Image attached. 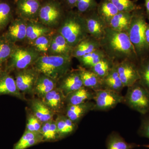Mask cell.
Segmentation results:
<instances>
[{
	"label": "cell",
	"mask_w": 149,
	"mask_h": 149,
	"mask_svg": "<svg viewBox=\"0 0 149 149\" xmlns=\"http://www.w3.org/2000/svg\"><path fill=\"white\" fill-rule=\"evenodd\" d=\"M100 42L101 49L114 63L130 60L139 64V59L127 32L116 31L107 27Z\"/></svg>",
	"instance_id": "obj_1"
},
{
	"label": "cell",
	"mask_w": 149,
	"mask_h": 149,
	"mask_svg": "<svg viewBox=\"0 0 149 149\" xmlns=\"http://www.w3.org/2000/svg\"><path fill=\"white\" fill-rule=\"evenodd\" d=\"M56 32L73 48L89 35L85 17L76 10H67Z\"/></svg>",
	"instance_id": "obj_2"
},
{
	"label": "cell",
	"mask_w": 149,
	"mask_h": 149,
	"mask_svg": "<svg viewBox=\"0 0 149 149\" xmlns=\"http://www.w3.org/2000/svg\"><path fill=\"white\" fill-rule=\"evenodd\" d=\"M132 13V19L127 33L140 62L149 56V45L145 37L148 23L145 11L141 7L133 11Z\"/></svg>",
	"instance_id": "obj_3"
},
{
	"label": "cell",
	"mask_w": 149,
	"mask_h": 149,
	"mask_svg": "<svg viewBox=\"0 0 149 149\" xmlns=\"http://www.w3.org/2000/svg\"><path fill=\"white\" fill-rule=\"evenodd\" d=\"M72 57L42 54L33 65L40 73L58 81L71 70Z\"/></svg>",
	"instance_id": "obj_4"
},
{
	"label": "cell",
	"mask_w": 149,
	"mask_h": 149,
	"mask_svg": "<svg viewBox=\"0 0 149 149\" xmlns=\"http://www.w3.org/2000/svg\"><path fill=\"white\" fill-rule=\"evenodd\" d=\"M66 11L60 0H42L38 21L51 29H56Z\"/></svg>",
	"instance_id": "obj_5"
},
{
	"label": "cell",
	"mask_w": 149,
	"mask_h": 149,
	"mask_svg": "<svg viewBox=\"0 0 149 149\" xmlns=\"http://www.w3.org/2000/svg\"><path fill=\"white\" fill-rule=\"evenodd\" d=\"M41 55L32 45L27 47L16 46L7 60L6 71H16L31 67Z\"/></svg>",
	"instance_id": "obj_6"
},
{
	"label": "cell",
	"mask_w": 149,
	"mask_h": 149,
	"mask_svg": "<svg viewBox=\"0 0 149 149\" xmlns=\"http://www.w3.org/2000/svg\"><path fill=\"white\" fill-rule=\"evenodd\" d=\"M124 102L129 107L142 115L149 113V90L140 81L128 87Z\"/></svg>",
	"instance_id": "obj_7"
},
{
	"label": "cell",
	"mask_w": 149,
	"mask_h": 149,
	"mask_svg": "<svg viewBox=\"0 0 149 149\" xmlns=\"http://www.w3.org/2000/svg\"><path fill=\"white\" fill-rule=\"evenodd\" d=\"M94 92V111H107L113 109L118 104L124 102V96L120 93L105 89Z\"/></svg>",
	"instance_id": "obj_8"
},
{
	"label": "cell",
	"mask_w": 149,
	"mask_h": 149,
	"mask_svg": "<svg viewBox=\"0 0 149 149\" xmlns=\"http://www.w3.org/2000/svg\"><path fill=\"white\" fill-rule=\"evenodd\" d=\"M15 72V80L19 90L24 95H33L34 86L40 73L33 66Z\"/></svg>",
	"instance_id": "obj_9"
},
{
	"label": "cell",
	"mask_w": 149,
	"mask_h": 149,
	"mask_svg": "<svg viewBox=\"0 0 149 149\" xmlns=\"http://www.w3.org/2000/svg\"><path fill=\"white\" fill-rule=\"evenodd\" d=\"M41 3L40 0H15V10L18 17L25 21H38Z\"/></svg>",
	"instance_id": "obj_10"
},
{
	"label": "cell",
	"mask_w": 149,
	"mask_h": 149,
	"mask_svg": "<svg viewBox=\"0 0 149 149\" xmlns=\"http://www.w3.org/2000/svg\"><path fill=\"white\" fill-rule=\"evenodd\" d=\"M84 87L79 68L70 70L58 81L57 87L66 96Z\"/></svg>",
	"instance_id": "obj_11"
},
{
	"label": "cell",
	"mask_w": 149,
	"mask_h": 149,
	"mask_svg": "<svg viewBox=\"0 0 149 149\" xmlns=\"http://www.w3.org/2000/svg\"><path fill=\"white\" fill-rule=\"evenodd\" d=\"M118 72L124 87H128L140 80L138 64L130 60L116 63Z\"/></svg>",
	"instance_id": "obj_12"
},
{
	"label": "cell",
	"mask_w": 149,
	"mask_h": 149,
	"mask_svg": "<svg viewBox=\"0 0 149 149\" xmlns=\"http://www.w3.org/2000/svg\"><path fill=\"white\" fill-rule=\"evenodd\" d=\"M89 35L100 41L104 37L107 25L99 16L96 10L83 14Z\"/></svg>",
	"instance_id": "obj_13"
},
{
	"label": "cell",
	"mask_w": 149,
	"mask_h": 149,
	"mask_svg": "<svg viewBox=\"0 0 149 149\" xmlns=\"http://www.w3.org/2000/svg\"><path fill=\"white\" fill-rule=\"evenodd\" d=\"M27 22L19 17L13 19L3 35L7 40L15 44L26 40Z\"/></svg>",
	"instance_id": "obj_14"
},
{
	"label": "cell",
	"mask_w": 149,
	"mask_h": 149,
	"mask_svg": "<svg viewBox=\"0 0 149 149\" xmlns=\"http://www.w3.org/2000/svg\"><path fill=\"white\" fill-rule=\"evenodd\" d=\"M41 99L56 115L64 112L66 107L65 96L58 88H56Z\"/></svg>",
	"instance_id": "obj_15"
},
{
	"label": "cell",
	"mask_w": 149,
	"mask_h": 149,
	"mask_svg": "<svg viewBox=\"0 0 149 149\" xmlns=\"http://www.w3.org/2000/svg\"><path fill=\"white\" fill-rule=\"evenodd\" d=\"M28 103V109L42 123L53 120L56 115L41 99L37 97L30 99Z\"/></svg>",
	"instance_id": "obj_16"
},
{
	"label": "cell",
	"mask_w": 149,
	"mask_h": 149,
	"mask_svg": "<svg viewBox=\"0 0 149 149\" xmlns=\"http://www.w3.org/2000/svg\"><path fill=\"white\" fill-rule=\"evenodd\" d=\"M10 95L19 100L27 101L25 95L19 90L15 80L8 72L3 71L0 76V96Z\"/></svg>",
	"instance_id": "obj_17"
},
{
	"label": "cell",
	"mask_w": 149,
	"mask_h": 149,
	"mask_svg": "<svg viewBox=\"0 0 149 149\" xmlns=\"http://www.w3.org/2000/svg\"><path fill=\"white\" fill-rule=\"evenodd\" d=\"M95 102L91 101L73 105H66L63 114L72 122L78 124L89 112L94 111Z\"/></svg>",
	"instance_id": "obj_18"
},
{
	"label": "cell",
	"mask_w": 149,
	"mask_h": 149,
	"mask_svg": "<svg viewBox=\"0 0 149 149\" xmlns=\"http://www.w3.org/2000/svg\"><path fill=\"white\" fill-rule=\"evenodd\" d=\"M57 82V80L45 74L40 73L34 86L33 95L42 99L46 94L56 88Z\"/></svg>",
	"instance_id": "obj_19"
},
{
	"label": "cell",
	"mask_w": 149,
	"mask_h": 149,
	"mask_svg": "<svg viewBox=\"0 0 149 149\" xmlns=\"http://www.w3.org/2000/svg\"><path fill=\"white\" fill-rule=\"evenodd\" d=\"M100 49V41L89 35L73 48L72 56L77 59Z\"/></svg>",
	"instance_id": "obj_20"
},
{
	"label": "cell",
	"mask_w": 149,
	"mask_h": 149,
	"mask_svg": "<svg viewBox=\"0 0 149 149\" xmlns=\"http://www.w3.org/2000/svg\"><path fill=\"white\" fill-rule=\"evenodd\" d=\"M55 122L60 140L72 135L76 131L77 124L72 122L63 113L56 115Z\"/></svg>",
	"instance_id": "obj_21"
},
{
	"label": "cell",
	"mask_w": 149,
	"mask_h": 149,
	"mask_svg": "<svg viewBox=\"0 0 149 149\" xmlns=\"http://www.w3.org/2000/svg\"><path fill=\"white\" fill-rule=\"evenodd\" d=\"M54 29L47 27L39 21L27 22L26 40L30 43L43 35L54 33Z\"/></svg>",
	"instance_id": "obj_22"
},
{
	"label": "cell",
	"mask_w": 149,
	"mask_h": 149,
	"mask_svg": "<svg viewBox=\"0 0 149 149\" xmlns=\"http://www.w3.org/2000/svg\"><path fill=\"white\" fill-rule=\"evenodd\" d=\"M94 97V91L83 87L65 96L66 106L82 104L93 100Z\"/></svg>",
	"instance_id": "obj_23"
},
{
	"label": "cell",
	"mask_w": 149,
	"mask_h": 149,
	"mask_svg": "<svg viewBox=\"0 0 149 149\" xmlns=\"http://www.w3.org/2000/svg\"><path fill=\"white\" fill-rule=\"evenodd\" d=\"M78 68L80 70L84 87L93 91L103 89L102 80L94 72L81 66L78 67Z\"/></svg>",
	"instance_id": "obj_24"
},
{
	"label": "cell",
	"mask_w": 149,
	"mask_h": 149,
	"mask_svg": "<svg viewBox=\"0 0 149 149\" xmlns=\"http://www.w3.org/2000/svg\"><path fill=\"white\" fill-rule=\"evenodd\" d=\"M42 143L44 141L40 133L25 130L20 139L14 145L13 149H27Z\"/></svg>",
	"instance_id": "obj_25"
},
{
	"label": "cell",
	"mask_w": 149,
	"mask_h": 149,
	"mask_svg": "<svg viewBox=\"0 0 149 149\" xmlns=\"http://www.w3.org/2000/svg\"><path fill=\"white\" fill-rule=\"evenodd\" d=\"M132 17V13L119 12L111 19L108 27L116 31L127 32Z\"/></svg>",
	"instance_id": "obj_26"
},
{
	"label": "cell",
	"mask_w": 149,
	"mask_h": 149,
	"mask_svg": "<svg viewBox=\"0 0 149 149\" xmlns=\"http://www.w3.org/2000/svg\"><path fill=\"white\" fill-rule=\"evenodd\" d=\"M102 81L103 89L120 93L124 88L118 72L116 63L113 67L108 74L103 79Z\"/></svg>",
	"instance_id": "obj_27"
},
{
	"label": "cell",
	"mask_w": 149,
	"mask_h": 149,
	"mask_svg": "<svg viewBox=\"0 0 149 149\" xmlns=\"http://www.w3.org/2000/svg\"><path fill=\"white\" fill-rule=\"evenodd\" d=\"M96 11L107 26L111 19L119 12L116 7L109 0H101L98 3Z\"/></svg>",
	"instance_id": "obj_28"
},
{
	"label": "cell",
	"mask_w": 149,
	"mask_h": 149,
	"mask_svg": "<svg viewBox=\"0 0 149 149\" xmlns=\"http://www.w3.org/2000/svg\"><path fill=\"white\" fill-rule=\"evenodd\" d=\"M15 7L8 0H0V31L5 29L13 19Z\"/></svg>",
	"instance_id": "obj_29"
},
{
	"label": "cell",
	"mask_w": 149,
	"mask_h": 149,
	"mask_svg": "<svg viewBox=\"0 0 149 149\" xmlns=\"http://www.w3.org/2000/svg\"><path fill=\"white\" fill-rule=\"evenodd\" d=\"M107 149H133L140 146L135 143H129L116 132L110 134L106 141Z\"/></svg>",
	"instance_id": "obj_30"
},
{
	"label": "cell",
	"mask_w": 149,
	"mask_h": 149,
	"mask_svg": "<svg viewBox=\"0 0 149 149\" xmlns=\"http://www.w3.org/2000/svg\"><path fill=\"white\" fill-rule=\"evenodd\" d=\"M40 133L45 142H54L60 141L58 132L54 119L43 123Z\"/></svg>",
	"instance_id": "obj_31"
},
{
	"label": "cell",
	"mask_w": 149,
	"mask_h": 149,
	"mask_svg": "<svg viewBox=\"0 0 149 149\" xmlns=\"http://www.w3.org/2000/svg\"><path fill=\"white\" fill-rule=\"evenodd\" d=\"M106 56V55L101 49L87 54L77 58L81 66L87 69H90L99 61Z\"/></svg>",
	"instance_id": "obj_32"
},
{
	"label": "cell",
	"mask_w": 149,
	"mask_h": 149,
	"mask_svg": "<svg viewBox=\"0 0 149 149\" xmlns=\"http://www.w3.org/2000/svg\"><path fill=\"white\" fill-rule=\"evenodd\" d=\"M115 64V63L106 56L89 69L103 80L108 74Z\"/></svg>",
	"instance_id": "obj_33"
},
{
	"label": "cell",
	"mask_w": 149,
	"mask_h": 149,
	"mask_svg": "<svg viewBox=\"0 0 149 149\" xmlns=\"http://www.w3.org/2000/svg\"><path fill=\"white\" fill-rule=\"evenodd\" d=\"M16 45L10 42L3 36L0 37V63H2L9 58L16 47Z\"/></svg>",
	"instance_id": "obj_34"
},
{
	"label": "cell",
	"mask_w": 149,
	"mask_h": 149,
	"mask_svg": "<svg viewBox=\"0 0 149 149\" xmlns=\"http://www.w3.org/2000/svg\"><path fill=\"white\" fill-rule=\"evenodd\" d=\"M54 33L38 37L31 43L32 46L41 54H47L50 45L52 35Z\"/></svg>",
	"instance_id": "obj_35"
},
{
	"label": "cell",
	"mask_w": 149,
	"mask_h": 149,
	"mask_svg": "<svg viewBox=\"0 0 149 149\" xmlns=\"http://www.w3.org/2000/svg\"><path fill=\"white\" fill-rule=\"evenodd\" d=\"M139 81L149 90V56L141 61L138 65Z\"/></svg>",
	"instance_id": "obj_36"
},
{
	"label": "cell",
	"mask_w": 149,
	"mask_h": 149,
	"mask_svg": "<svg viewBox=\"0 0 149 149\" xmlns=\"http://www.w3.org/2000/svg\"><path fill=\"white\" fill-rule=\"evenodd\" d=\"M52 39L56 43L65 56H72L73 47H70L64 37L56 31L52 35Z\"/></svg>",
	"instance_id": "obj_37"
},
{
	"label": "cell",
	"mask_w": 149,
	"mask_h": 149,
	"mask_svg": "<svg viewBox=\"0 0 149 149\" xmlns=\"http://www.w3.org/2000/svg\"><path fill=\"white\" fill-rule=\"evenodd\" d=\"M118 9L119 12L132 13L140 8L136 1L132 0H109Z\"/></svg>",
	"instance_id": "obj_38"
},
{
	"label": "cell",
	"mask_w": 149,
	"mask_h": 149,
	"mask_svg": "<svg viewBox=\"0 0 149 149\" xmlns=\"http://www.w3.org/2000/svg\"><path fill=\"white\" fill-rule=\"evenodd\" d=\"M98 3L97 0H77L75 8L81 14L95 10Z\"/></svg>",
	"instance_id": "obj_39"
},
{
	"label": "cell",
	"mask_w": 149,
	"mask_h": 149,
	"mask_svg": "<svg viewBox=\"0 0 149 149\" xmlns=\"http://www.w3.org/2000/svg\"><path fill=\"white\" fill-rule=\"evenodd\" d=\"M28 109L25 130L30 132L40 133L42 123L32 114L29 109Z\"/></svg>",
	"instance_id": "obj_40"
},
{
	"label": "cell",
	"mask_w": 149,
	"mask_h": 149,
	"mask_svg": "<svg viewBox=\"0 0 149 149\" xmlns=\"http://www.w3.org/2000/svg\"><path fill=\"white\" fill-rule=\"evenodd\" d=\"M138 134L141 137L149 139V115L142 119Z\"/></svg>",
	"instance_id": "obj_41"
},
{
	"label": "cell",
	"mask_w": 149,
	"mask_h": 149,
	"mask_svg": "<svg viewBox=\"0 0 149 149\" xmlns=\"http://www.w3.org/2000/svg\"><path fill=\"white\" fill-rule=\"evenodd\" d=\"M66 10H72L75 8L77 0H60Z\"/></svg>",
	"instance_id": "obj_42"
},
{
	"label": "cell",
	"mask_w": 149,
	"mask_h": 149,
	"mask_svg": "<svg viewBox=\"0 0 149 149\" xmlns=\"http://www.w3.org/2000/svg\"><path fill=\"white\" fill-rule=\"evenodd\" d=\"M145 1V7L146 8V14L147 18L149 20V0H144Z\"/></svg>",
	"instance_id": "obj_43"
},
{
	"label": "cell",
	"mask_w": 149,
	"mask_h": 149,
	"mask_svg": "<svg viewBox=\"0 0 149 149\" xmlns=\"http://www.w3.org/2000/svg\"><path fill=\"white\" fill-rule=\"evenodd\" d=\"M145 37H146V41L149 45V24H147L146 32H145Z\"/></svg>",
	"instance_id": "obj_44"
},
{
	"label": "cell",
	"mask_w": 149,
	"mask_h": 149,
	"mask_svg": "<svg viewBox=\"0 0 149 149\" xmlns=\"http://www.w3.org/2000/svg\"><path fill=\"white\" fill-rule=\"evenodd\" d=\"M3 70H2V63H0V76H1V74Z\"/></svg>",
	"instance_id": "obj_45"
},
{
	"label": "cell",
	"mask_w": 149,
	"mask_h": 149,
	"mask_svg": "<svg viewBox=\"0 0 149 149\" xmlns=\"http://www.w3.org/2000/svg\"><path fill=\"white\" fill-rule=\"evenodd\" d=\"M40 1H42V0H40Z\"/></svg>",
	"instance_id": "obj_46"
}]
</instances>
